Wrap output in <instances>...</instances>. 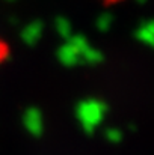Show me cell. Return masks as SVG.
Returning a JSON list of instances; mask_svg holds the SVG:
<instances>
[{"instance_id": "7a4b0ae2", "label": "cell", "mask_w": 154, "mask_h": 155, "mask_svg": "<svg viewBox=\"0 0 154 155\" xmlns=\"http://www.w3.org/2000/svg\"><path fill=\"white\" fill-rule=\"evenodd\" d=\"M104 3H118V2H121V0H101Z\"/></svg>"}, {"instance_id": "6da1fadb", "label": "cell", "mask_w": 154, "mask_h": 155, "mask_svg": "<svg viewBox=\"0 0 154 155\" xmlns=\"http://www.w3.org/2000/svg\"><path fill=\"white\" fill-rule=\"evenodd\" d=\"M6 53H8V47H6V44L3 42V39L0 38V62H2V60L5 59Z\"/></svg>"}]
</instances>
